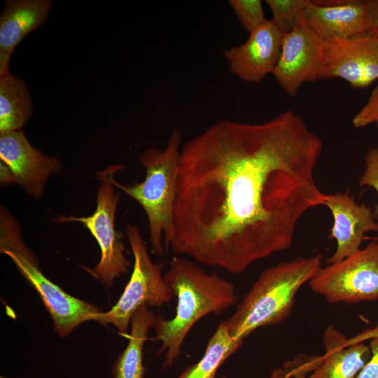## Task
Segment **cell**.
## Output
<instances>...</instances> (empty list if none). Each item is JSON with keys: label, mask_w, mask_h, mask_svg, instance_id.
I'll list each match as a JSON object with an SVG mask.
<instances>
[{"label": "cell", "mask_w": 378, "mask_h": 378, "mask_svg": "<svg viewBox=\"0 0 378 378\" xmlns=\"http://www.w3.org/2000/svg\"><path fill=\"white\" fill-rule=\"evenodd\" d=\"M322 150L290 109L259 124L212 125L181 148L169 247L234 274L289 248L302 216L323 205Z\"/></svg>", "instance_id": "6da1fadb"}, {"label": "cell", "mask_w": 378, "mask_h": 378, "mask_svg": "<svg viewBox=\"0 0 378 378\" xmlns=\"http://www.w3.org/2000/svg\"><path fill=\"white\" fill-rule=\"evenodd\" d=\"M164 279L177 298L175 316L171 319L155 316L152 328L155 340L162 342L160 352L166 351L163 368L167 369L178 358L192 326L207 314L227 310L237 297L231 282L185 258L173 257Z\"/></svg>", "instance_id": "7a4b0ae2"}, {"label": "cell", "mask_w": 378, "mask_h": 378, "mask_svg": "<svg viewBox=\"0 0 378 378\" xmlns=\"http://www.w3.org/2000/svg\"><path fill=\"white\" fill-rule=\"evenodd\" d=\"M321 267V255L298 257L265 270L225 320L230 335L244 340L260 327L277 324L293 309L298 290L309 281Z\"/></svg>", "instance_id": "3957f363"}, {"label": "cell", "mask_w": 378, "mask_h": 378, "mask_svg": "<svg viewBox=\"0 0 378 378\" xmlns=\"http://www.w3.org/2000/svg\"><path fill=\"white\" fill-rule=\"evenodd\" d=\"M182 134L173 130L164 150L150 148L139 155L146 169L143 181L113 184L136 200L146 213L152 251L161 256L170 245L174 232V209L181 158Z\"/></svg>", "instance_id": "277c9868"}, {"label": "cell", "mask_w": 378, "mask_h": 378, "mask_svg": "<svg viewBox=\"0 0 378 378\" xmlns=\"http://www.w3.org/2000/svg\"><path fill=\"white\" fill-rule=\"evenodd\" d=\"M0 252L8 255L36 290L52 321L54 330L66 337L83 322L93 321L101 310L52 283L42 272L33 252L23 243L21 228L5 207L0 209Z\"/></svg>", "instance_id": "5b68a950"}, {"label": "cell", "mask_w": 378, "mask_h": 378, "mask_svg": "<svg viewBox=\"0 0 378 378\" xmlns=\"http://www.w3.org/2000/svg\"><path fill=\"white\" fill-rule=\"evenodd\" d=\"M125 234L134 256L132 273L115 304L93 320L102 325L113 324L121 335L127 333L132 317L141 307H160L174 296L164 279L162 265L151 260L139 226L127 224Z\"/></svg>", "instance_id": "8992f818"}, {"label": "cell", "mask_w": 378, "mask_h": 378, "mask_svg": "<svg viewBox=\"0 0 378 378\" xmlns=\"http://www.w3.org/2000/svg\"><path fill=\"white\" fill-rule=\"evenodd\" d=\"M123 168L122 164L110 165L97 173L101 181L97 193V207L93 214L88 217L61 216L57 222L77 221L81 223L94 237L101 251L98 264L93 268H87L94 277L106 287L114 280L127 272L130 260L125 255L122 234L115 227V213L120 193L115 192L113 184L115 174Z\"/></svg>", "instance_id": "52a82bcc"}, {"label": "cell", "mask_w": 378, "mask_h": 378, "mask_svg": "<svg viewBox=\"0 0 378 378\" xmlns=\"http://www.w3.org/2000/svg\"><path fill=\"white\" fill-rule=\"evenodd\" d=\"M311 289L330 303L378 300V241L338 262L321 267L309 281Z\"/></svg>", "instance_id": "ba28073f"}, {"label": "cell", "mask_w": 378, "mask_h": 378, "mask_svg": "<svg viewBox=\"0 0 378 378\" xmlns=\"http://www.w3.org/2000/svg\"><path fill=\"white\" fill-rule=\"evenodd\" d=\"M326 41L306 23L284 35L277 64L272 74L281 89L295 96L305 83L322 79Z\"/></svg>", "instance_id": "9c48e42d"}, {"label": "cell", "mask_w": 378, "mask_h": 378, "mask_svg": "<svg viewBox=\"0 0 378 378\" xmlns=\"http://www.w3.org/2000/svg\"><path fill=\"white\" fill-rule=\"evenodd\" d=\"M342 78L365 88L378 80V37L375 32L326 41L322 79Z\"/></svg>", "instance_id": "30bf717a"}, {"label": "cell", "mask_w": 378, "mask_h": 378, "mask_svg": "<svg viewBox=\"0 0 378 378\" xmlns=\"http://www.w3.org/2000/svg\"><path fill=\"white\" fill-rule=\"evenodd\" d=\"M305 23L325 41L377 30L368 0H310Z\"/></svg>", "instance_id": "8fae6325"}, {"label": "cell", "mask_w": 378, "mask_h": 378, "mask_svg": "<svg viewBox=\"0 0 378 378\" xmlns=\"http://www.w3.org/2000/svg\"><path fill=\"white\" fill-rule=\"evenodd\" d=\"M0 160L11 170L15 183L39 198L49 176L59 172L61 162L32 146L22 130L0 134Z\"/></svg>", "instance_id": "7c38bea8"}, {"label": "cell", "mask_w": 378, "mask_h": 378, "mask_svg": "<svg viewBox=\"0 0 378 378\" xmlns=\"http://www.w3.org/2000/svg\"><path fill=\"white\" fill-rule=\"evenodd\" d=\"M323 205L332 213L333 224L329 238L337 243V248L327 263L338 262L357 253L365 234L378 232V223L372 209L364 203H356L348 191L325 194Z\"/></svg>", "instance_id": "4fadbf2b"}, {"label": "cell", "mask_w": 378, "mask_h": 378, "mask_svg": "<svg viewBox=\"0 0 378 378\" xmlns=\"http://www.w3.org/2000/svg\"><path fill=\"white\" fill-rule=\"evenodd\" d=\"M283 36L267 20L249 34L244 43L224 51L230 71L246 82L260 83L277 64Z\"/></svg>", "instance_id": "5bb4252c"}, {"label": "cell", "mask_w": 378, "mask_h": 378, "mask_svg": "<svg viewBox=\"0 0 378 378\" xmlns=\"http://www.w3.org/2000/svg\"><path fill=\"white\" fill-rule=\"evenodd\" d=\"M52 0H8L0 18V78L10 74L9 63L18 44L41 26L52 7Z\"/></svg>", "instance_id": "9a60e30c"}, {"label": "cell", "mask_w": 378, "mask_h": 378, "mask_svg": "<svg viewBox=\"0 0 378 378\" xmlns=\"http://www.w3.org/2000/svg\"><path fill=\"white\" fill-rule=\"evenodd\" d=\"M346 337L332 326L323 335L324 356L309 378H355L371 357L364 342L344 345Z\"/></svg>", "instance_id": "2e32d148"}, {"label": "cell", "mask_w": 378, "mask_h": 378, "mask_svg": "<svg viewBox=\"0 0 378 378\" xmlns=\"http://www.w3.org/2000/svg\"><path fill=\"white\" fill-rule=\"evenodd\" d=\"M148 307H141L132 317L129 342L113 365V378H144L143 349L155 317Z\"/></svg>", "instance_id": "e0dca14e"}, {"label": "cell", "mask_w": 378, "mask_h": 378, "mask_svg": "<svg viewBox=\"0 0 378 378\" xmlns=\"http://www.w3.org/2000/svg\"><path fill=\"white\" fill-rule=\"evenodd\" d=\"M33 111L28 87L12 74L0 78V134L21 130Z\"/></svg>", "instance_id": "ac0fdd59"}, {"label": "cell", "mask_w": 378, "mask_h": 378, "mask_svg": "<svg viewBox=\"0 0 378 378\" xmlns=\"http://www.w3.org/2000/svg\"><path fill=\"white\" fill-rule=\"evenodd\" d=\"M242 342L230 335L223 321L209 339L202 358L188 367L177 378H216L219 368L239 349Z\"/></svg>", "instance_id": "d6986e66"}, {"label": "cell", "mask_w": 378, "mask_h": 378, "mask_svg": "<svg viewBox=\"0 0 378 378\" xmlns=\"http://www.w3.org/2000/svg\"><path fill=\"white\" fill-rule=\"evenodd\" d=\"M279 31L287 34L305 23V14L310 0H266Z\"/></svg>", "instance_id": "ffe728a7"}, {"label": "cell", "mask_w": 378, "mask_h": 378, "mask_svg": "<svg viewBox=\"0 0 378 378\" xmlns=\"http://www.w3.org/2000/svg\"><path fill=\"white\" fill-rule=\"evenodd\" d=\"M228 4L249 34L267 21L260 0H229Z\"/></svg>", "instance_id": "44dd1931"}, {"label": "cell", "mask_w": 378, "mask_h": 378, "mask_svg": "<svg viewBox=\"0 0 378 378\" xmlns=\"http://www.w3.org/2000/svg\"><path fill=\"white\" fill-rule=\"evenodd\" d=\"M355 128H361L372 124L378 127V84L372 90L365 105L352 118Z\"/></svg>", "instance_id": "7402d4cb"}, {"label": "cell", "mask_w": 378, "mask_h": 378, "mask_svg": "<svg viewBox=\"0 0 378 378\" xmlns=\"http://www.w3.org/2000/svg\"><path fill=\"white\" fill-rule=\"evenodd\" d=\"M365 169L361 176L359 185L374 188L378 193V148H369L365 155ZM378 216V204L373 211Z\"/></svg>", "instance_id": "603a6c76"}, {"label": "cell", "mask_w": 378, "mask_h": 378, "mask_svg": "<svg viewBox=\"0 0 378 378\" xmlns=\"http://www.w3.org/2000/svg\"><path fill=\"white\" fill-rule=\"evenodd\" d=\"M370 341L371 357L355 378H378V337Z\"/></svg>", "instance_id": "cb8c5ba5"}, {"label": "cell", "mask_w": 378, "mask_h": 378, "mask_svg": "<svg viewBox=\"0 0 378 378\" xmlns=\"http://www.w3.org/2000/svg\"><path fill=\"white\" fill-rule=\"evenodd\" d=\"M375 337H378V322L373 328L365 330L352 338H346L344 345L348 346L354 343L364 342Z\"/></svg>", "instance_id": "d4e9b609"}, {"label": "cell", "mask_w": 378, "mask_h": 378, "mask_svg": "<svg viewBox=\"0 0 378 378\" xmlns=\"http://www.w3.org/2000/svg\"><path fill=\"white\" fill-rule=\"evenodd\" d=\"M0 183L1 185L15 183L13 174L9 167L0 160Z\"/></svg>", "instance_id": "484cf974"}, {"label": "cell", "mask_w": 378, "mask_h": 378, "mask_svg": "<svg viewBox=\"0 0 378 378\" xmlns=\"http://www.w3.org/2000/svg\"><path fill=\"white\" fill-rule=\"evenodd\" d=\"M371 12L377 24L378 30V0H368Z\"/></svg>", "instance_id": "4316f807"}, {"label": "cell", "mask_w": 378, "mask_h": 378, "mask_svg": "<svg viewBox=\"0 0 378 378\" xmlns=\"http://www.w3.org/2000/svg\"><path fill=\"white\" fill-rule=\"evenodd\" d=\"M374 32H375L376 35H377V37H378V30H376Z\"/></svg>", "instance_id": "83f0119b"}, {"label": "cell", "mask_w": 378, "mask_h": 378, "mask_svg": "<svg viewBox=\"0 0 378 378\" xmlns=\"http://www.w3.org/2000/svg\"><path fill=\"white\" fill-rule=\"evenodd\" d=\"M220 378H227L226 376L220 377Z\"/></svg>", "instance_id": "f1b7e54d"}, {"label": "cell", "mask_w": 378, "mask_h": 378, "mask_svg": "<svg viewBox=\"0 0 378 378\" xmlns=\"http://www.w3.org/2000/svg\"><path fill=\"white\" fill-rule=\"evenodd\" d=\"M0 378H5L4 376H1Z\"/></svg>", "instance_id": "f546056e"}]
</instances>
